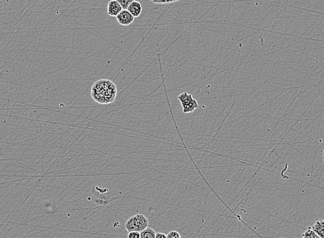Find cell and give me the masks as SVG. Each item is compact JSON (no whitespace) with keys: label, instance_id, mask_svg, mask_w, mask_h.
<instances>
[{"label":"cell","instance_id":"13","mask_svg":"<svg viewBox=\"0 0 324 238\" xmlns=\"http://www.w3.org/2000/svg\"><path fill=\"white\" fill-rule=\"evenodd\" d=\"M128 238H140V232L138 231H131L128 235Z\"/></svg>","mask_w":324,"mask_h":238},{"label":"cell","instance_id":"10","mask_svg":"<svg viewBox=\"0 0 324 238\" xmlns=\"http://www.w3.org/2000/svg\"><path fill=\"white\" fill-rule=\"evenodd\" d=\"M118 1L119 4L121 5L122 9L124 10H127L129 6H130V4L132 2H133L135 0H117Z\"/></svg>","mask_w":324,"mask_h":238},{"label":"cell","instance_id":"16","mask_svg":"<svg viewBox=\"0 0 324 238\" xmlns=\"http://www.w3.org/2000/svg\"><path fill=\"white\" fill-rule=\"evenodd\" d=\"M0 73H1V70H0Z\"/></svg>","mask_w":324,"mask_h":238},{"label":"cell","instance_id":"9","mask_svg":"<svg viewBox=\"0 0 324 238\" xmlns=\"http://www.w3.org/2000/svg\"><path fill=\"white\" fill-rule=\"evenodd\" d=\"M302 238H321L310 227L302 235Z\"/></svg>","mask_w":324,"mask_h":238},{"label":"cell","instance_id":"4","mask_svg":"<svg viewBox=\"0 0 324 238\" xmlns=\"http://www.w3.org/2000/svg\"><path fill=\"white\" fill-rule=\"evenodd\" d=\"M117 20L118 21V23L120 25L128 26L130 25L134 20H135V17L129 13V11L128 10L123 9L120 13L117 15Z\"/></svg>","mask_w":324,"mask_h":238},{"label":"cell","instance_id":"11","mask_svg":"<svg viewBox=\"0 0 324 238\" xmlns=\"http://www.w3.org/2000/svg\"><path fill=\"white\" fill-rule=\"evenodd\" d=\"M151 2L158 4H170L172 3L177 2L179 0H150Z\"/></svg>","mask_w":324,"mask_h":238},{"label":"cell","instance_id":"5","mask_svg":"<svg viewBox=\"0 0 324 238\" xmlns=\"http://www.w3.org/2000/svg\"><path fill=\"white\" fill-rule=\"evenodd\" d=\"M123 10L117 0H111L108 4L107 13L111 17H117V15Z\"/></svg>","mask_w":324,"mask_h":238},{"label":"cell","instance_id":"1","mask_svg":"<svg viewBox=\"0 0 324 238\" xmlns=\"http://www.w3.org/2000/svg\"><path fill=\"white\" fill-rule=\"evenodd\" d=\"M117 95V85L111 80H98L91 88L93 99L99 104L107 105L113 103Z\"/></svg>","mask_w":324,"mask_h":238},{"label":"cell","instance_id":"12","mask_svg":"<svg viewBox=\"0 0 324 238\" xmlns=\"http://www.w3.org/2000/svg\"><path fill=\"white\" fill-rule=\"evenodd\" d=\"M167 238H181V235L177 231H171L168 235Z\"/></svg>","mask_w":324,"mask_h":238},{"label":"cell","instance_id":"2","mask_svg":"<svg viewBox=\"0 0 324 238\" xmlns=\"http://www.w3.org/2000/svg\"><path fill=\"white\" fill-rule=\"evenodd\" d=\"M148 218L143 214H137L128 220L125 224V228L129 233L131 231L142 232L148 228Z\"/></svg>","mask_w":324,"mask_h":238},{"label":"cell","instance_id":"6","mask_svg":"<svg viewBox=\"0 0 324 238\" xmlns=\"http://www.w3.org/2000/svg\"><path fill=\"white\" fill-rule=\"evenodd\" d=\"M142 6L140 2L137 1H134L130 4L127 10L129 13L133 16L134 17H140L142 13Z\"/></svg>","mask_w":324,"mask_h":238},{"label":"cell","instance_id":"14","mask_svg":"<svg viewBox=\"0 0 324 238\" xmlns=\"http://www.w3.org/2000/svg\"><path fill=\"white\" fill-rule=\"evenodd\" d=\"M156 238H167V235L162 234V233H158V234H156Z\"/></svg>","mask_w":324,"mask_h":238},{"label":"cell","instance_id":"3","mask_svg":"<svg viewBox=\"0 0 324 238\" xmlns=\"http://www.w3.org/2000/svg\"><path fill=\"white\" fill-rule=\"evenodd\" d=\"M178 98L182 106L184 114L193 112L199 108L197 100L193 98L191 94L184 93L179 95Z\"/></svg>","mask_w":324,"mask_h":238},{"label":"cell","instance_id":"8","mask_svg":"<svg viewBox=\"0 0 324 238\" xmlns=\"http://www.w3.org/2000/svg\"><path fill=\"white\" fill-rule=\"evenodd\" d=\"M140 238H156V232L153 229L147 228L140 232Z\"/></svg>","mask_w":324,"mask_h":238},{"label":"cell","instance_id":"15","mask_svg":"<svg viewBox=\"0 0 324 238\" xmlns=\"http://www.w3.org/2000/svg\"><path fill=\"white\" fill-rule=\"evenodd\" d=\"M323 162H324V149L323 150Z\"/></svg>","mask_w":324,"mask_h":238},{"label":"cell","instance_id":"7","mask_svg":"<svg viewBox=\"0 0 324 238\" xmlns=\"http://www.w3.org/2000/svg\"><path fill=\"white\" fill-rule=\"evenodd\" d=\"M310 228L321 238H324V220L323 221L316 222L314 225Z\"/></svg>","mask_w":324,"mask_h":238}]
</instances>
